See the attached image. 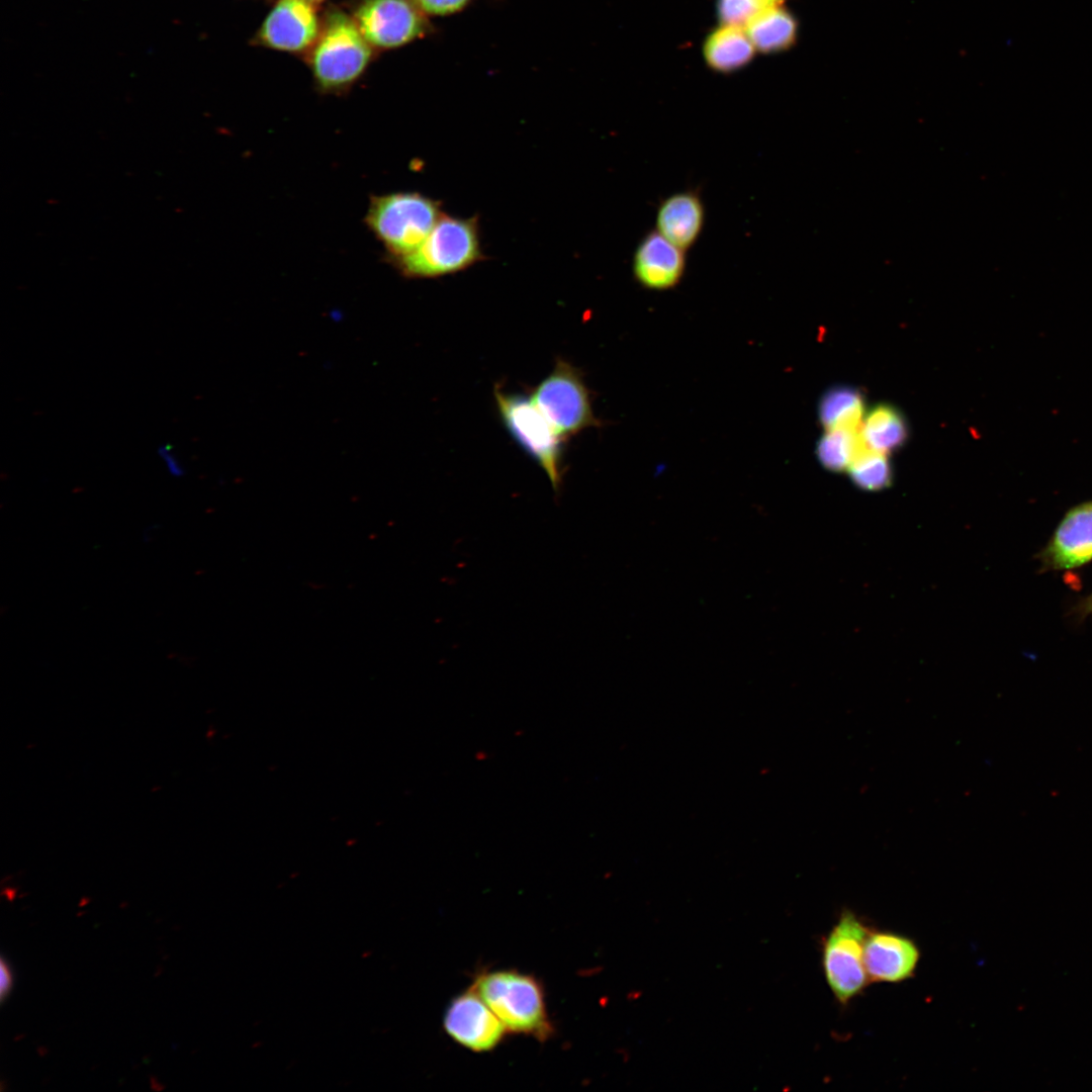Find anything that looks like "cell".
<instances>
[{"mask_svg": "<svg viewBox=\"0 0 1092 1092\" xmlns=\"http://www.w3.org/2000/svg\"><path fill=\"white\" fill-rule=\"evenodd\" d=\"M444 213L441 202L415 191L371 195L365 225L383 246L384 259L417 250Z\"/></svg>", "mask_w": 1092, "mask_h": 1092, "instance_id": "cell-1", "label": "cell"}, {"mask_svg": "<svg viewBox=\"0 0 1092 1092\" xmlns=\"http://www.w3.org/2000/svg\"><path fill=\"white\" fill-rule=\"evenodd\" d=\"M470 988L508 1032L531 1035L540 1041L553 1034L543 987L534 976L516 970L484 971L476 975Z\"/></svg>", "mask_w": 1092, "mask_h": 1092, "instance_id": "cell-2", "label": "cell"}, {"mask_svg": "<svg viewBox=\"0 0 1092 1092\" xmlns=\"http://www.w3.org/2000/svg\"><path fill=\"white\" fill-rule=\"evenodd\" d=\"M483 259L477 215L443 214L417 250L386 261L403 277L428 279L463 271Z\"/></svg>", "mask_w": 1092, "mask_h": 1092, "instance_id": "cell-3", "label": "cell"}, {"mask_svg": "<svg viewBox=\"0 0 1092 1092\" xmlns=\"http://www.w3.org/2000/svg\"><path fill=\"white\" fill-rule=\"evenodd\" d=\"M371 55L356 21L342 12L331 14L311 55L317 85L325 91L347 88L365 71Z\"/></svg>", "mask_w": 1092, "mask_h": 1092, "instance_id": "cell-4", "label": "cell"}, {"mask_svg": "<svg viewBox=\"0 0 1092 1092\" xmlns=\"http://www.w3.org/2000/svg\"><path fill=\"white\" fill-rule=\"evenodd\" d=\"M500 419L516 442L545 471L555 491L562 480L564 439L556 432L532 397L494 388Z\"/></svg>", "mask_w": 1092, "mask_h": 1092, "instance_id": "cell-5", "label": "cell"}, {"mask_svg": "<svg viewBox=\"0 0 1092 1092\" xmlns=\"http://www.w3.org/2000/svg\"><path fill=\"white\" fill-rule=\"evenodd\" d=\"M871 927L854 912L845 909L824 938L822 966L835 999L846 1005L868 987L864 942Z\"/></svg>", "mask_w": 1092, "mask_h": 1092, "instance_id": "cell-6", "label": "cell"}, {"mask_svg": "<svg viewBox=\"0 0 1092 1092\" xmlns=\"http://www.w3.org/2000/svg\"><path fill=\"white\" fill-rule=\"evenodd\" d=\"M531 397L564 440L587 428L601 426L581 373L566 361L559 359L556 362Z\"/></svg>", "mask_w": 1092, "mask_h": 1092, "instance_id": "cell-7", "label": "cell"}, {"mask_svg": "<svg viewBox=\"0 0 1092 1092\" xmlns=\"http://www.w3.org/2000/svg\"><path fill=\"white\" fill-rule=\"evenodd\" d=\"M355 21L367 41L381 49L406 44L427 29L424 13L411 0H365Z\"/></svg>", "mask_w": 1092, "mask_h": 1092, "instance_id": "cell-8", "label": "cell"}, {"mask_svg": "<svg viewBox=\"0 0 1092 1092\" xmlns=\"http://www.w3.org/2000/svg\"><path fill=\"white\" fill-rule=\"evenodd\" d=\"M1035 557L1039 572L1073 570L1092 561V499L1066 512Z\"/></svg>", "mask_w": 1092, "mask_h": 1092, "instance_id": "cell-9", "label": "cell"}, {"mask_svg": "<svg viewBox=\"0 0 1092 1092\" xmlns=\"http://www.w3.org/2000/svg\"><path fill=\"white\" fill-rule=\"evenodd\" d=\"M444 1028L455 1042L475 1053L492 1051L508 1032L472 988L449 1004L444 1016Z\"/></svg>", "mask_w": 1092, "mask_h": 1092, "instance_id": "cell-10", "label": "cell"}, {"mask_svg": "<svg viewBox=\"0 0 1092 1092\" xmlns=\"http://www.w3.org/2000/svg\"><path fill=\"white\" fill-rule=\"evenodd\" d=\"M686 269V251L670 243L655 229L647 232L634 250L632 274L644 289H674L684 279Z\"/></svg>", "mask_w": 1092, "mask_h": 1092, "instance_id": "cell-11", "label": "cell"}, {"mask_svg": "<svg viewBox=\"0 0 1092 1092\" xmlns=\"http://www.w3.org/2000/svg\"><path fill=\"white\" fill-rule=\"evenodd\" d=\"M318 32L312 4L304 0H279L263 21L259 36L269 48L300 52L316 41Z\"/></svg>", "mask_w": 1092, "mask_h": 1092, "instance_id": "cell-12", "label": "cell"}, {"mask_svg": "<svg viewBox=\"0 0 1092 1092\" xmlns=\"http://www.w3.org/2000/svg\"><path fill=\"white\" fill-rule=\"evenodd\" d=\"M863 957L871 982L900 983L914 976L920 950L913 939L903 934L871 929Z\"/></svg>", "mask_w": 1092, "mask_h": 1092, "instance_id": "cell-13", "label": "cell"}, {"mask_svg": "<svg viewBox=\"0 0 1092 1092\" xmlns=\"http://www.w3.org/2000/svg\"><path fill=\"white\" fill-rule=\"evenodd\" d=\"M706 208L695 189L674 192L657 206L655 230L684 251L698 242L705 226Z\"/></svg>", "mask_w": 1092, "mask_h": 1092, "instance_id": "cell-14", "label": "cell"}, {"mask_svg": "<svg viewBox=\"0 0 1092 1092\" xmlns=\"http://www.w3.org/2000/svg\"><path fill=\"white\" fill-rule=\"evenodd\" d=\"M745 31L755 50L764 54L779 53L795 43L798 22L782 0L760 11L748 23Z\"/></svg>", "mask_w": 1092, "mask_h": 1092, "instance_id": "cell-15", "label": "cell"}, {"mask_svg": "<svg viewBox=\"0 0 1092 1092\" xmlns=\"http://www.w3.org/2000/svg\"><path fill=\"white\" fill-rule=\"evenodd\" d=\"M703 52L713 71L732 73L753 59L755 48L744 28L721 25L707 36Z\"/></svg>", "mask_w": 1092, "mask_h": 1092, "instance_id": "cell-16", "label": "cell"}, {"mask_svg": "<svg viewBox=\"0 0 1092 1092\" xmlns=\"http://www.w3.org/2000/svg\"><path fill=\"white\" fill-rule=\"evenodd\" d=\"M860 432L869 448L884 454L902 446L907 438L903 416L890 404H879L868 413Z\"/></svg>", "mask_w": 1092, "mask_h": 1092, "instance_id": "cell-17", "label": "cell"}, {"mask_svg": "<svg viewBox=\"0 0 1092 1092\" xmlns=\"http://www.w3.org/2000/svg\"><path fill=\"white\" fill-rule=\"evenodd\" d=\"M863 414V395L858 389L849 386L831 388L819 401L818 416L825 430L860 429Z\"/></svg>", "mask_w": 1092, "mask_h": 1092, "instance_id": "cell-18", "label": "cell"}, {"mask_svg": "<svg viewBox=\"0 0 1092 1092\" xmlns=\"http://www.w3.org/2000/svg\"><path fill=\"white\" fill-rule=\"evenodd\" d=\"M867 446L860 429L837 428L826 430L817 443V457L830 470L849 467L856 454Z\"/></svg>", "mask_w": 1092, "mask_h": 1092, "instance_id": "cell-19", "label": "cell"}, {"mask_svg": "<svg viewBox=\"0 0 1092 1092\" xmlns=\"http://www.w3.org/2000/svg\"><path fill=\"white\" fill-rule=\"evenodd\" d=\"M853 481L866 489H878L890 481L891 470L884 453L868 446L861 449L848 467Z\"/></svg>", "mask_w": 1092, "mask_h": 1092, "instance_id": "cell-20", "label": "cell"}, {"mask_svg": "<svg viewBox=\"0 0 1092 1092\" xmlns=\"http://www.w3.org/2000/svg\"><path fill=\"white\" fill-rule=\"evenodd\" d=\"M782 0H718L717 12L721 25L746 28L763 9Z\"/></svg>", "mask_w": 1092, "mask_h": 1092, "instance_id": "cell-21", "label": "cell"}, {"mask_svg": "<svg viewBox=\"0 0 1092 1092\" xmlns=\"http://www.w3.org/2000/svg\"><path fill=\"white\" fill-rule=\"evenodd\" d=\"M424 14L444 16L463 9L470 0H411Z\"/></svg>", "mask_w": 1092, "mask_h": 1092, "instance_id": "cell-22", "label": "cell"}, {"mask_svg": "<svg viewBox=\"0 0 1092 1092\" xmlns=\"http://www.w3.org/2000/svg\"><path fill=\"white\" fill-rule=\"evenodd\" d=\"M158 454L170 475L173 477H181L185 474L181 461L168 446H162Z\"/></svg>", "mask_w": 1092, "mask_h": 1092, "instance_id": "cell-23", "label": "cell"}, {"mask_svg": "<svg viewBox=\"0 0 1092 1092\" xmlns=\"http://www.w3.org/2000/svg\"><path fill=\"white\" fill-rule=\"evenodd\" d=\"M1075 622L1081 623L1092 615V592L1074 604L1069 612Z\"/></svg>", "mask_w": 1092, "mask_h": 1092, "instance_id": "cell-24", "label": "cell"}, {"mask_svg": "<svg viewBox=\"0 0 1092 1092\" xmlns=\"http://www.w3.org/2000/svg\"><path fill=\"white\" fill-rule=\"evenodd\" d=\"M0 998L4 1002L12 987V975L4 959L0 961Z\"/></svg>", "mask_w": 1092, "mask_h": 1092, "instance_id": "cell-25", "label": "cell"}, {"mask_svg": "<svg viewBox=\"0 0 1092 1092\" xmlns=\"http://www.w3.org/2000/svg\"><path fill=\"white\" fill-rule=\"evenodd\" d=\"M304 1H306V2H308V3H310V4H312V5H313V4L320 3V2H322V1H324V0H304Z\"/></svg>", "mask_w": 1092, "mask_h": 1092, "instance_id": "cell-26", "label": "cell"}]
</instances>
